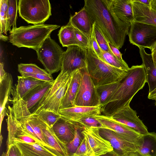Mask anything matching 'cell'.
<instances>
[{"label": "cell", "instance_id": "cell-1", "mask_svg": "<svg viewBox=\"0 0 156 156\" xmlns=\"http://www.w3.org/2000/svg\"><path fill=\"white\" fill-rule=\"evenodd\" d=\"M84 6L92 23H97L108 41L119 49L121 48L131 23L121 20L111 12L104 0H85Z\"/></svg>", "mask_w": 156, "mask_h": 156}, {"label": "cell", "instance_id": "cell-2", "mask_svg": "<svg viewBox=\"0 0 156 156\" xmlns=\"http://www.w3.org/2000/svg\"><path fill=\"white\" fill-rule=\"evenodd\" d=\"M146 82V73L142 64L129 68L120 81L117 90L108 101L102 106L101 115L111 117L130 104L133 97L143 88Z\"/></svg>", "mask_w": 156, "mask_h": 156}, {"label": "cell", "instance_id": "cell-3", "mask_svg": "<svg viewBox=\"0 0 156 156\" xmlns=\"http://www.w3.org/2000/svg\"><path fill=\"white\" fill-rule=\"evenodd\" d=\"M60 26L41 24L12 28L9 31V42L18 47H26L36 51L51 33Z\"/></svg>", "mask_w": 156, "mask_h": 156}, {"label": "cell", "instance_id": "cell-4", "mask_svg": "<svg viewBox=\"0 0 156 156\" xmlns=\"http://www.w3.org/2000/svg\"><path fill=\"white\" fill-rule=\"evenodd\" d=\"M87 61L88 73L96 87L119 82L127 72L103 61L91 48L87 49Z\"/></svg>", "mask_w": 156, "mask_h": 156}, {"label": "cell", "instance_id": "cell-5", "mask_svg": "<svg viewBox=\"0 0 156 156\" xmlns=\"http://www.w3.org/2000/svg\"><path fill=\"white\" fill-rule=\"evenodd\" d=\"M71 73L61 71L51 87L31 113L32 114L42 111H50L58 114L62 101L70 82Z\"/></svg>", "mask_w": 156, "mask_h": 156}, {"label": "cell", "instance_id": "cell-6", "mask_svg": "<svg viewBox=\"0 0 156 156\" xmlns=\"http://www.w3.org/2000/svg\"><path fill=\"white\" fill-rule=\"evenodd\" d=\"M18 10L21 18L34 25L44 23L51 15L48 0H19Z\"/></svg>", "mask_w": 156, "mask_h": 156}, {"label": "cell", "instance_id": "cell-7", "mask_svg": "<svg viewBox=\"0 0 156 156\" xmlns=\"http://www.w3.org/2000/svg\"><path fill=\"white\" fill-rule=\"evenodd\" d=\"M36 51L37 59L49 74L51 75L61 70L64 51L50 36L45 40Z\"/></svg>", "mask_w": 156, "mask_h": 156}, {"label": "cell", "instance_id": "cell-8", "mask_svg": "<svg viewBox=\"0 0 156 156\" xmlns=\"http://www.w3.org/2000/svg\"><path fill=\"white\" fill-rule=\"evenodd\" d=\"M130 43L151 50L156 44V26L133 21L128 34Z\"/></svg>", "mask_w": 156, "mask_h": 156}, {"label": "cell", "instance_id": "cell-9", "mask_svg": "<svg viewBox=\"0 0 156 156\" xmlns=\"http://www.w3.org/2000/svg\"><path fill=\"white\" fill-rule=\"evenodd\" d=\"M80 70L82 78L74 101L75 106L94 107L100 105L96 87L88 73L87 66Z\"/></svg>", "mask_w": 156, "mask_h": 156}, {"label": "cell", "instance_id": "cell-10", "mask_svg": "<svg viewBox=\"0 0 156 156\" xmlns=\"http://www.w3.org/2000/svg\"><path fill=\"white\" fill-rule=\"evenodd\" d=\"M87 50L76 45L67 47L63 55L61 71L71 73L87 66Z\"/></svg>", "mask_w": 156, "mask_h": 156}, {"label": "cell", "instance_id": "cell-11", "mask_svg": "<svg viewBox=\"0 0 156 156\" xmlns=\"http://www.w3.org/2000/svg\"><path fill=\"white\" fill-rule=\"evenodd\" d=\"M129 104L126 105L111 116L108 117L132 128L142 135L148 133L147 127L137 116L136 112L130 107Z\"/></svg>", "mask_w": 156, "mask_h": 156}, {"label": "cell", "instance_id": "cell-12", "mask_svg": "<svg viewBox=\"0 0 156 156\" xmlns=\"http://www.w3.org/2000/svg\"><path fill=\"white\" fill-rule=\"evenodd\" d=\"M107 128L115 131L121 137L135 145L142 135L132 128L102 115L94 116Z\"/></svg>", "mask_w": 156, "mask_h": 156}, {"label": "cell", "instance_id": "cell-13", "mask_svg": "<svg viewBox=\"0 0 156 156\" xmlns=\"http://www.w3.org/2000/svg\"><path fill=\"white\" fill-rule=\"evenodd\" d=\"M82 133L87 137L94 156H100L113 150L110 142L100 135L99 128L84 127Z\"/></svg>", "mask_w": 156, "mask_h": 156}, {"label": "cell", "instance_id": "cell-14", "mask_svg": "<svg viewBox=\"0 0 156 156\" xmlns=\"http://www.w3.org/2000/svg\"><path fill=\"white\" fill-rule=\"evenodd\" d=\"M100 135L109 141L113 149L122 156L136 151L135 144L129 142L119 136L115 131L106 128H99Z\"/></svg>", "mask_w": 156, "mask_h": 156}, {"label": "cell", "instance_id": "cell-15", "mask_svg": "<svg viewBox=\"0 0 156 156\" xmlns=\"http://www.w3.org/2000/svg\"><path fill=\"white\" fill-rule=\"evenodd\" d=\"M109 10L121 20L131 23L133 21L132 0H104Z\"/></svg>", "mask_w": 156, "mask_h": 156}, {"label": "cell", "instance_id": "cell-16", "mask_svg": "<svg viewBox=\"0 0 156 156\" xmlns=\"http://www.w3.org/2000/svg\"><path fill=\"white\" fill-rule=\"evenodd\" d=\"M138 48L142 65L147 75V83L149 88L148 98L152 100L156 96V66L153 62L151 53L147 54L144 48Z\"/></svg>", "mask_w": 156, "mask_h": 156}, {"label": "cell", "instance_id": "cell-17", "mask_svg": "<svg viewBox=\"0 0 156 156\" xmlns=\"http://www.w3.org/2000/svg\"><path fill=\"white\" fill-rule=\"evenodd\" d=\"M101 105L94 107L75 106L60 110L58 114L61 117L65 119L75 121L85 117L94 116L101 115Z\"/></svg>", "mask_w": 156, "mask_h": 156}, {"label": "cell", "instance_id": "cell-18", "mask_svg": "<svg viewBox=\"0 0 156 156\" xmlns=\"http://www.w3.org/2000/svg\"><path fill=\"white\" fill-rule=\"evenodd\" d=\"M82 78L80 70L71 73L70 82L62 101L59 110L75 106L74 101L78 90Z\"/></svg>", "mask_w": 156, "mask_h": 156}, {"label": "cell", "instance_id": "cell-19", "mask_svg": "<svg viewBox=\"0 0 156 156\" xmlns=\"http://www.w3.org/2000/svg\"><path fill=\"white\" fill-rule=\"evenodd\" d=\"M69 22L90 38L93 23L84 6L79 11L71 16Z\"/></svg>", "mask_w": 156, "mask_h": 156}, {"label": "cell", "instance_id": "cell-20", "mask_svg": "<svg viewBox=\"0 0 156 156\" xmlns=\"http://www.w3.org/2000/svg\"><path fill=\"white\" fill-rule=\"evenodd\" d=\"M133 21L156 26V11L135 0H132Z\"/></svg>", "mask_w": 156, "mask_h": 156}, {"label": "cell", "instance_id": "cell-21", "mask_svg": "<svg viewBox=\"0 0 156 156\" xmlns=\"http://www.w3.org/2000/svg\"><path fill=\"white\" fill-rule=\"evenodd\" d=\"M52 128L57 136L66 145L74 138L75 126L69 120L61 117L54 125Z\"/></svg>", "mask_w": 156, "mask_h": 156}, {"label": "cell", "instance_id": "cell-22", "mask_svg": "<svg viewBox=\"0 0 156 156\" xmlns=\"http://www.w3.org/2000/svg\"><path fill=\"white\" fill-rule=\"evenodd\" d=\"M136 151L144 156H156V133L142 135L135 145Z\"/></svg>", "mask_w": 156, "mask_h": 156}, {"label": "cell", "instance_id": "cell-23", "mask_svg": "<svg viewBox=\"0 0 156 156\" xmlns=\"http://www.w3.org/2000/svg\"><path fill=\"white\" fill-rule=\"evenodd\" d=\"M42 126L44 137L48 144L56 150L61 156H69L66 145L57 136L52 127H49L43 121Z\"/></svg>", "mask_w": 156, "mask_h": 156}, {"label": "cell", "instance_id": "cell-24", "mask_svg": "<svg viewBox=\"0 0 156 156\" xmlns=\"http://www.w3.org/2000/svg\"><path fill=\"white\" fill-rule=\"evenodd\" d=\"M18 148L22 156H57L37 143L14 142Z\"/></svg>", "mask_w": 156, "mask_h": 156}, {"label": "cell", "instance_id": "cell-25", "mask_svg": "<svg viewBox=\"0 0 156 156\" xmlns=\"http://www.w3.org/2000/svg\"><path fill=\"white\" fill-rule=\"evenodd\" d=\"M52 82H46L30 91L23 98L26 103L27 108L30 110L38 103L52 86Z\"/></svg>", "mask_w": 156, "mask_h": 156}, {"label": "cell", "instance_id": "cell-26", "mask_svg": "<svg viewBox=\"0 0 156 156\" xmlns=\"http://www.w3.org/2000/svg\"><path fill=\"white\" fill-rule=\"evenodd\" d=\"M18 79L17 84L15 87L22 99L33 89L46 82L28 76H18Z\"/></svg>", "mask_w": 156, "mask_h": 156}, {"label": "cell", "instance_id": "cell-27", "mask_svg": "<svg viewBox=\"0 0 156 156\" xmlns=\"http://www.w3.org/2000/svg\"><path fill=\"white\" fill-rule=\"evenodd\" d=\"M13 79L11 74L7 73L4 78L0 82V114L5 107L13 88Z\"/></svg>", "mask_w": 156, "mask_h": 156}, {"label": "cell", "instance_id": "cell-28", "mask_svg": "<svg viewBox=\"0 0 156 156\" xmlns=\"http://www.w3.org/2000/svg\"><path fill=\"white\" fill-rule=\"evenodd\" d=\"M58 36L60 43L63 47L78 46L75 34L74 28L69 23L62 26L59 31Z\"/></svg>", "mask_w": 156, "mask_h": 156}, {"label": "cell", "instance_id": "cell-29", "mask_svg": "<svg viewBox=\"0 0 156 156\" xmlns=\"http://www.w3.org/2000/svg\"><path fill=\"white\" fill-rule=\"evenodd\" d=\"M119 81L96 87L100 104L102 106L108 101L117 90L119 85Z\"/></svg>", "mask_w": 156, "mask_h": 156}, {"label": "cell", "instance_id": "cell-30", "mask_svg": "<svg viewBox=\"0 0 156 156\" xmlns=\"http://www.w3.org/2000/svg\"><path fill=\"white\" fill-rule=\"evenodd\" d=\"M69 121L74 125L75 128L73 139L66 145L69 156H71L76 151L83 141L84 136L82 132L84 127L75 121Z\"/></svg>", "mask_w": 156, "mask_h": 156}, {"label": "cell", "instance_id": "cell-31", "mask_svg": "<svg viewBox=\"0 0 156 156\" xmlns=\"http://www.w3.org/2000/svg\"><path fill=\"white\" fill-rule=\"evenodd\" d=\"M17 0H8L7 14L8 16V29L9 31L11 27H16V21L18 5Z\"/></svg>", "mask_w": 156, "mask_h": 156}, {"label": "cell", "instance_id": "cell-32", "mask_svg": "<svg viewBox=\"0 0 156 156\" xmlns=\"http://www.w3.org/2000/svg\"><path fill=\"white\" fill-rule=\"evenodd\" d=\"M102 58L101 60L105 63L120 69L126 70L129 69L126 62H123L116 58L109 52L101 50Z\"/></svg>", "mask_w": 156, "mask_h": 156}, {"label": "cell", "instance_id": "cell-33", "mask_svg": "<svg viewBox=\"0 0 156 156\" xmlns=\"http://www.w3.org/2000/svg\"><path fill=\"white\" fill-rule=\"evenodd\" d=\"M93 26L95 36L101 49L114 56L109 47L108 42L99 27L95 22L93 23Z\"/></svg>", "mask_w": 156, "mask_h": 156}, {"label": "cell", "instance_id": "cell-34", "mask_svg": "<svg viewBox=\"0 0 156 156\" xmlns=\"http://www.w3.org/2000/svg\"><path fill=\"white\" fill-rule=\"evenodd\" d=\"M8 0H0V34H7L8 29Z\"/></svg>", "mask_w": 156, "mask_h": 156}, {"label": "cell", "instance_id": "cell-35", "mask_svg": "<svg viewBox=\"0 0 156 156\" xmlns=\"http://www.w3.org/2000/svg\"><path fill=\"white\" fill-rule=\"evenodd\" d=\"M35 115L47 124L52 127L55 123L61 117L59 114L51 111H42Z\"/></svg>", "mask_w": 156, "mask_h": 156}, {"label": "cell", "instance_id": "cell-36", "mask_svg": "<svg viewBox=\"0 0 156 156\" xmlns=\"http://www.w3.org/2000/svg\"><path fill=\"white\" fill-rule=\"evenodd\" d=\"M83 134L84 137L81 143L76 151L71 156H94L87 137Z\"/></svg>", "mask_w": 156, "mask_h": 156}, {"label": "cell", "instance_id": "cell-37", "mask_svg": "<svg viewBox=\"0 0 156 156\" xmlns=\"http://www.w3.org/2000/svg\"><path fill=\"white\" fill-rule=\"evenodd\" d=\"M18 70L20 74L28 73L49 74L46 70L40 68L34 64L20 63L18 65Z\"/></svg>", "mask_w": 156, "mask_h": 156}, {"label": "cell", "instance_id": "cell-38", "mask_svg": "<svg viewBox=\"0 0 156 156\" xmlns=\"http://www.w3.org/2000/svg\"><path fill=\"white\" fill-rule=\"evenodd\" d=\"M74 121L77 122L84 127L106 128L94 116L85 117Z\"/></svg>", "mask_w": 156, "mask_h": 156}, {"label": "cell", "instance_id": "cell-39", "mask_svg": "<svg viewBox=\"0 0 156 156\" xmlns=\"http://www.w3.org/2000/svg\"><path fill=\"white\" fill-rule=\"evenodd\" d=\"M74 31L78 46L87 50L91 48L90 38L76 28Z\"/></svg>", "mask_w": 156, "mask_h": 156}, {"label": "cell", "instance_id": "cell-40", "mask_svg": "<svg viewBox=\"0 0 156 156\" xmlns=\"http://www.w3.org/2000/svg\"><path fill=\"white\" fill-rule=\"evenodd\" d=\"M90 40L92 49L98 58L101 60L102 58L101 50L95 36L93 25L92 32L90 37Z\"/></svg>", "mask_w": 156, "mask_h": 156}, {"label": "cell", "instance_id": "cell-41", "mask_svg": "<svg viewBox=\"0 0 156 156\" xmlns=\"http://www.w3.org/2000/svg\"><path fill=\"white\" fill-rule=\"evenodd\" d=\"M20 74L21 76L30 77L45 82H50L54 80L51 75L49 74H44L41 73H21Z\"/></svg>", "mask_w": 156, "mask_h": 156}, {"label": "cell", "instance_id": "cell-42", "mask_svg": "<svg viewBox=\"0 0 156 156\" xmlns=\"http://www.w3.org/2000/svg\"><path fill=\"white\" fill-rule=\"evenodd\" d=\"M2 156H22L18 148L14 143L7 147L6 152H3Z\"/></svg>", "mask_w": 156, "mask_h": 156}, {"label": "cell", "instance_id": "cell-43", "mask_svg": "<svg viewBox=\"0 0 156 156\" xmlns=\"http://www.w3.org/2000/svg\"><path fill=\"white\" fill-rule=\"evenodd\" d=\"M108 44L113 55L119 60L125 62V61L122 58V54L119 49L109 42H108Z\"/></svg>", "mask_w": 156, "mask_h": 156}, {"label": "cell", "instance_id": "cell-44", "mask_svg": "<svg viewBox=\"0 0 156 156\" xmlns=\"http://www.w3.org/2000/svg\"><path fill=\"white\" fill-rule=\"evenodd\" d=\"M4 64L3 62L0 63V82L2 81L4 78L7 73H6L4 69Z\"/></svg>", "mask_w": 156, "mask_h": 156}, {"label": "cell", "instance_id": "cell-45", "mask_svg": "<svg viewBox=\"0 0 156 156\" xmlns=\"http://www.w3.org/2000/svg\"><path fill=\"white\" fill-rule=\"evenodd\" d=\"M100 156H122L117 151L113 149L111 151Z\"/></svg>", "mask_w": 156, "mask_h": 156}, {"label": "cell", "instance_id": "cell-46", "mask_svg": "<svg viewBox=\"0 0 156 156\" xmlns=\"http://www.w3.org/2000/svg\"><path fill=\"white\" fill-rule=\"evenodd\" d=\"M9 110H7V109L5 107L4 110L2 111V112L0 115V129H1V125L2 122L4 119V116L6 115L7 114Z\"/></svg>", "mask_w": 156, "mask_h": 156}, {"label": "cell", "instance_id": "cell-47", "mask_svg": "<svg viewBox=\"0 0 156 156\" xmlns=\"http://www.w3.org/2000/svg\"><path fill=\"white\" fill-rule=\"evenodd\" d=\"M135 1L150 7V0H135Z\"/></svg>", "mask_w": 156, "mask_h": 156}, {"label": "cell", "instance_id": "cell-48", "mask_svg": "<svg viewBox=\"0 0 156 156\" xmlns=\"http://www.w3.org/2000/svg\"><path fill=\"white\" fill-rule=\"evenodd\" d=\"M126 156H144L140 154L137 151L135 152H130L128 153Z\"/></svg>", "mask_w": 156, "mask_h": 156}, {"label": "cell", "instance_id": "cell-49", "mask_svg": "<svg viewBox=\"0 0 156 156\" xmlns=\"http://www.w3.org/2000/svg\"><path fill=\"white\" fill-rule=\"evenodd\" d=\"M150 7L156 11V0H150Z\"/></svg>", "mask_w": 156, "mask_h": 156}, {"label": "cell", "instance_id": "cell-50", "mask_svg": "<svg viewBox=\"0 0 156 156\" xmlns=\"http://www.w3.org/2000/svg\"><path fill=\"white\" fill-rule=\"evenodd\" d=\"M153 62L155 66H156V50L151 52Z\"/></svg>", "mask_w": 156, "mask_h": 156}, {"label": "cell", "instance_id": "cell-51", "mask_svg": "<svg viewBox=\"0 0 156 156\" xmlns=\"http://www.w3.org/2000/svg\"><path fill=\"white\" fill-rule=\"evenodd\" d=\"M0 39L5 41L8 40H9V37H7L6 36H4L2 34H0Z\"/></svg>", "mask_w": 156, "mask_h": 156}, {"label": "cell", "instance_id": "cell-52", "mask_svg": "<svg viewBox=\"0 0 156 156\" xmlns=\"http://www.w3.org/2000/svg\"><path fill=\"white\" fill-rule=\"evenodd\" d=\"M155 50H156V44L151 50V52H153Z\"/></svg>", "mask_w": 156, "mask_h": 156}, {"label": "cell", "instance_id": "cell-53", "mask_svg": "<svg viewBox=\"0 0 156 156\" xmlns=\"http://www.w3.org/2000/svg\"><path fill=\"white\" fill-rule=\"evenodd\" d=\"M152 100H154L155 101V105H156V96L154 97Z\"/></svg>", "mask_w": 156, "mask_h": 156}, {"label": "cell", "instance_id": "cell-54", "mask_svg": "<svg viewBox=\"0 0 156 156\" xmlns=\"http://www.w3.org/2000/svg\"><path fill=\"white\" fill-rule=\"evenodd\" d=\"M2 135H1V138H0V139H1V140H0V144H1V145L2 144Z\"/></svg>", "mask_w": 156, "mask_h": 156}]
</instances>
